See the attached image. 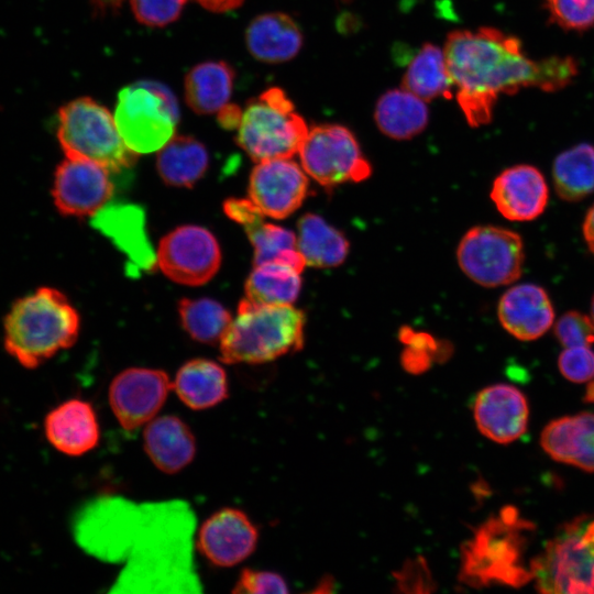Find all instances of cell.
I'll use <instances>...</instances> for the list:
<instances>
[{
  "label": "cell",
  "instance_id": "cell-45",
  "mask_svg": "<svg viewBox=\"0 0 594 594\" xmlns=\"http://www.w3.org/2000/svg\"><path fill=\"white\" fill-rule=\"evenodd\" d=\"M585 399L587 402H594V382L588 385L586 389Z\"/></svg>",
  "mask_w": 594,
  "mask_h": 594
},
{
  "label": "cell",
  "instance_id": "cell-41",
  "mask_svg": "<svg viewBox=\"0 0 594 594\" xmlns=\"http://www.w3.org/2000/svg\"><path fill=\"white\" fill-rule=\"evenodd\" d=\"M242 110L235 105H226L219 110L218 121L226 129H238Z\"/></svg>",
  "mask_w": 594,
  "mask_h": 594
},
{
  "label": "cell",
  "instance_id": "cell-13",
  "mask_svg": "<svg viewBox=\"0 0 594 594\" xmlns=\"http://www.w3.org/2000/svg\"><path fill=\"white\" fill-rule=\"evenodd\" d=\"M173 389L166 372L129 367L110 383L109 404L118 422L132 431L156 417Z\"/></svg>",
  "mask_w": 594,
  "mask_h": 594
},
{
  "label": "cell",
  "instance_id": "cell-35",
  "mask_svg": "<svg viewBox=\"0 0 594 594\" xmlns=\"http://www.w3.org/2000/svg\"><path fill=\"white\" fill-rule=\"evenodd\" d=\"M550 21L568 31H585L594 24V0H546Z\"/></svg>",
  "mask_w": 594,
  "mask_h": 594
},
{
  "label": "cell",
  "instance_id": "cell-40",
  "mask_svg": "<svg viewBox=\"0 0 594 594\" xmlns=\"http://www.w3.org/2000/svg\"><path fill=\"white\" fill-rule=\"evenodd\" d=\"M223 210L230 219L243 227L264 216L250 199H228L223 205Z\"/></svg>",
  "mask_w": 594,
  "mask_h": 594
},
{
  "label": "cell",
  "instance_id": "cell-15",
  "mask_svg": "<svg viewBox=\"0 0 594 594\" xmlns=\"http://www.w3.org/2000/svg\"><path fill=\"white\" fill-rule=\"evenodd\" d=\"M308 175L290 158L258 162L250 175L249 199L267 217L284 219L307 197Z\"/></svg>",
  "mask_w": 594,
  "mask_h": 594
},
{
  "label": "cell",
  "instance_id": "cell-19",
  "mask_svg": "<svg viewBox=\"0 0 594 594\" xmlns=\"http://www.w3.org/2000/svg\"><path fill=\"white\" fill-rule=\"evenodd\" d=\"M50 443L61 453L79 457L95 449L100 440V426L94 406L72 398L52 409L44 420Z\"/></svg>",
  "mask_w": 594,
  "mask_h": 594
},
{
  "label": "cell",
  "instance_id": "cell-46",
  "mask_svg": "<svg viewBox=\"0 0 594 594\" xmlns=\"http://www.w3.org/2000/svg\"><path fill=\"white\" fill-rule=\"evenodd\" d=\"M591 318L594 322V296L592 298V301H591Z\"/></svg>",
  "mask_w": 594,
  "mask_h": 594
},
{
  "label": "cell",
  "instance_id": "cell-38",
  "mask_svg": "<svg viewBox=\"0 0 594 594\" xmlns=\"http://www.w3.org/2000/svg\"><path fill=\"white\" fill-rule=\"evenodd\" d=\"M187 0H130L134 16L148 26H164L175 21Z\"/></svg>",
  "mask_w": 594,
  "mask_h": 594
},
{
  "label": "cell",
  "instance_id": "cell-21",
  "mask_svg": "<svg viewBox=\"0 0 594 594\" xmlns=\"http://www.w3.org/2000/svg\"><path fill=\"white\" fill-rule=\"evenodd\" d=\"M91 224L125 253L135 271L151 270L157 263L146 234L142 208L121 204L103 206L94 215Z\"/></svg>",
  "mask_w": 594,
  "mask_h": 594
},
{
  "label": "cell",
  "instance_id": "cell-10",
  "mask_svg": "<svg viewBox=\"0 0 594 594\" xmlns=\"http://www.w3.org/2000/svg\"><path fill=\"white\" fill-rule=\"evenodd\" d=\"M463 273L484 287H497L517 280L525 262L524 243L516 232L494 226L469 230L457 250Z\"/></svg>",
  "mask_w": 594,
  "mask_h": 594
},
{
  "label": "cell",
  "instance_id": "cell-2",
  "mask_svg": "<svg viewBox=\"0 0 594 594\" xmlns=\"http://www.w3.org/2000/svg\"><path fill=\"white\" fill-rule=\"evenodd\" d=\"M443 52L457 101L473 128L492 120L501 95L524 88L558 91L578 75L573 57L532 59L520 40L490 26L449 33Z\"/></svg>",
  "mask_w": 594,
  "mask_h": 594
},
{
  "label": "cell",
  "instance_id": "cell-12",
  "mask_svg": "<svg viewBox=\"0 0 594 594\" xmlns=\"http://www.w3.org/2000/svg\"><path fill=\"white\" fill-rule=\"evenodd\" d=\"M221 249L207 229L186 224L168 232L161 240L156 262L173 282L200 286L209 282L221 265Z\"/></svg>",
  "mask_w": 594,
  "mask_h": 594
},
{
  "label": "cell",
  "instance_id": "cell-14",
  "mask_svg": "<svg viewBox=\"0 0 594 594\" xmlns=\"http://www.w3.org/2000/svg\"><path fill=\"white\" fill-rule=\"evenodd\" d=\"M112 193L109 170L95 162L66 157L55 170L52 197L63 216H94L108 202Z\"/></svg>",
  "mask_w": 594,
  "mask_h": 594
},
{
  "label": "cell",
  "instance_id": "cell-37",
  "mask_svg": "<svg viewBox=\"0 0 594 594\" xmlns=\"http://www.w3.org/2000/svg\"><path fill=\"white\" fill-rule=\"evenodd\" d=\"M234 594H285V579L272 571L242 569L231 591Z\"/></svg>",
  "mask_w": 594,
  "mask_h": 594
},
{
  "label": "cell",
  "instance_id": "cell-32",
  "mask_svg": "<svg viewBox=\"0 0 594 594\" xmlns=\"http://www.w3.org/2000/svg\"><path fill=\"white\" fill-rule=\"evenodd\" d=\"M557 195L579 201L594 191V146L582 143L560 153L552 165Z\"/></svg>",
  "mask_w": 594,
  "mask_h": 594
},
{
  "label": "cell",
  "instance_id": "cell-9",
  "mask_svg": "<svg viewBox=\"0 0 594 594\" xmlns=\"http://www.w3.org/2000/svg\"><path fill=\"white\" fill-rule=\"evenodd\" d=\"M178 118L176 99L163 85L140 81L118 95L116 125L135 154L160 151L174 136Z\"/></svg>",
  "mask_w": 594,
  "mask_h": 594
},
{
  "label": "cell",
  "instance_id": "cell-5",
  "mask_svg": "<svg viewBox=\"0 0 594 594\" xmlns=\"http://www.w3.org/2000/svg\"><path fill=\"white\" fill-rule=\"evenodd\" d=\"M530 527L510 507L491 517L462 546L460 581L482 587L494 584L517 586L532 579L530 570L521 564L522 532Z\"/></svg>",
  "mask_w": 594,
  "mask_h": 594
},
{
  "label": "cell",
  "instance_id": "cell-20",
  "mask_svg": "<svg viewBox=\"0 0 594 594\" xmlns=\"http://www.w3.org/2000/svg\"><path fill=\"white\" fill-rule=\"evenodd\" d=\"M504 329L516 339L536 340L552 326L554 310L547 292L535 284L510 287L502 296L497 308Z\"/></svg>",
  "mask_w": 594,
  "mask_h": 594
},
{
  "label": "cell",
  "instance_id": "cell-42",
  "mask_svg": "<svg viewBox=\"0 0 594 594\" xmlns=\"http://www.w3.org/2000/svg\"><path fill=\"white\" fill-rule=\"evenodd\" d=\"M243 0H198L206 9L216 12L228 11L237 8Z\"/></svg>",
  "mask_w": 594,
  "mask_h": 594
},
{
  "label": "cell",
  "instance_id": "cell-8",
  "mask_svg": "<svg viewBox=\"0 0 594 594\" xmlns=\"http://www.w3.org/2000/svg\"><path fill=\"white\" fill-rule=\"evenodd\" d=\"M542 593H594V515L568 522L530 562Z\"/></svg>",
  "mask_w": 594,
  "mask_h": 594
},
{
  "label": "cell",
  "instance_id": "cell-7",
  "mask_svg": "<svg viewBox=\"0 0 594 594\" xmlns=\"http://www.w3.org/2000/svg\"><path fill=\"white\" fill-rule=\"evenodd\" d=\"M238 145L255 162L290 158L298 153L309 129L278 87L251 99L238 127Z\"/></svg>",
  "mask_w": 594,
  "mask_h": 594
},
{
  "label": "cell",
  "instance_id": "cell-3",
  "mask_svg": "<svg viewBox=\"0 0 594 594\" xmlns=\"http://www.w3.org/2000/svg\"><path fill=\"white\" fill-rule=\"evenodd\" d=\"M3 328L7 352L35 369L76 342L80 318L62 292L41 287L13 302Z\"/></svg>",
  "mask_w": 594,
  "mask_h": 594
},
{
  "label": "cell",
  "instance_id": "cell-1",
  "mask_svg": "<svg viewBox=\"0 0 594 594\" xmlns=\"http://www.w3.org/2000/svg\"><path fill=\"white\" fill-rule=\"evenodd\" d=\"M72 530L85 552L123 565L110 593L202 592L194 562L196 516L185 501L99 496L78 509Z\"/></svg>",
  "mask_w": 594,
  "mask_h": 594
},
{
  "label": "cell",
  "instance_id": "cell-23",
  "mask_svg": "<svg viewBox=\"0 0 594 594\" xmlns=\"http://www.w3.org/2000/svg\"><path fill=\"white\" fill-rule=\"evenodd\" d=\"M144 450L162 472L174 474L196 455V439L190 427L175 415L153 418L143 431Z\"/></svg>",
  "mask_w": 594,
  "mask_h": 594
},
{
  "label": "cell",
  "instance_id": "cell-39",
  "mask_svg": "<svg viewBox=\"0 0 594 594\" xmlns=\"http://www.w3.org/2000/svg\"><path fill=\"white\" fill-rule=\"evenodd\" d=\"M561 374L573 383H585L594 377V352L588 346L563 350L558 360Z\"/></svg>",
  "mask_w": 594,
  "mask_h": 594
},
{
  "label": "cell",
  "instance_id": "cell-31",
  "mask_svg": "<svg viewBox=\"0 0 594 594\" xmlns=\"http://www.w3.org/2000/svg\"><path fill=\"white\" fill-rule=\"evenodd\" d=\"M300 273L279 263L255 265L245 282V298L261 305H293L301 288Z\"/></svg>",
  "mask_w": 594,
  "mask_h": 594
},
{
  "label": "cell",
  "instance_id": "cell-6",
  "mask_svg": "<svg viewBox=\"0 0 594 594\" xmlns=\"http://www.w3.org/2000/svg\"><path fill=\"white\" fill-rule=\"evenodd\" d=\"M57 139L66 157L95 162L109 172L131 167L136 154L124 144L109 110L89 97L58 110Z\"/></svg>",
  "mask_w": 594,
  "mask_h": 594
},
{
  "label": "cell",
  "instance_id": "cell-29",
  "mask_svg": "<svg viewBox=\"0 0 594 594\" xmlns=\"http://www.w3.org/2000/svg\"><path fill=\"white\" fill-rule=\"evenodd\" d=\"M296 239L298 251L308 266H338L349 252L346 238L315 213H306L299 219Z\"/></svg>",
  "mask_w": 594,
  "mask_h": 594
},
{
  "label": "cell",
  "instance_id": "cell-25",
  "mask_svg": "<svg viewBox=\"0 0 594 594\" xmlns=\"http://www.w3.org/2000/svg\"><path fill=\"white\" fill-rule=\"evenodd\" d=\"M172 386L179 400L193 410L212 408L229 395L224 369L217 362L202 358L184 363Z\"/></svg>",
  "mask_w": 594,
  "mask_h": 594
},
{
  "label": "cell",
  "instance_id": "cell-26",
  "mask_svg": "<svg viewBox=\"0 0 594 594\" xmlns=\"http://www.w3.org/2000/svg\"><path fill=\"white\" fill-rule=\"evenodd\" d=\"M234 70L223 61L205 62L193 67L185 78V99L197 113L208 114L229 101Z\"/></svg>",
  "mask_w": 594,
  "mask_h": 594
},
{
  "label": "cell",
  "instance_id": "cell-43",
  "mask_svg": "<svg viewBox=\"0 0 594 594\" xmlns=\"http://www.w3.org/2000/svg\"><path fill=\"white\" fill-rule=\"evenodd\" d=\"M583 235L590 251L594 254V205L587 211L583 222Z\"/></svg>",
  "mask_w": 594,
  "mask_h": 594
},
{
  "label": "cell",
  "instance_id": "cell-17",
  "mask_svg": "<svg viewBox=\"0 0 594 594\" xmlns=\"http://www.w3.org/2000/svg\"><path fill=\"white\" fill-rule=\"evenodd\" d=\"M473 415L483 436L506 444L525 433L529 408L525 395L517 387L494 384L477 393Z\"/></svg>",
  "mask_w": 594,
  "mask_h": 594
},
{
  "label": "cell",
  "instance_id": "cell-36",
  "mask_svg": "<svg viewBox=\"0 0 594 594\" xmlns=\"http://www.w3.org/2000/svg\"><path fill=\"white\" fill-rule=\"evenodd\" d=\"M554 333L565 348L590 346L594 343V322L580 311H568L556 322Z\"/></svg>",
  "mask_w": 594,
  "mask_h": 594
},
{
  "label": "cell",
  "instance_id": "cell-28",
  "mask_svg": "<svg viewBox=\"0 0 594 594\" xmlns=\"http://www.w3.org/2000/svg\"><path fill=\"white\" fill-rule=\"evenodd\" d=\"M209 154L189 135L173 136L160 151L156 168L163 182L174 187H191L207 172Z\"/></svg>",
  "mask_w": 594,
  "mask_h": 594
},
{
  "label": "cell",
  "instance_id": "cell-16",
  "mask_svg": "<svg viewBox=\"0 0 594 594\" xmlns=\"http://www.w3.org/2000/svg\"><path fill=\"white\" fill-rule=\"evenodd\" d=\"M258 530L239 508L224 507L210 515L199 527L196 547L213 565L230 568L256 549Z\"/></svg>",
  "mask_w": 594,
  "mask_h": 594
},
{
  "label": "cell",
  "instance_id": "cell-33",
  "mask_svg": "<svg viewBox=\"0 0 594 594\" xmlns=\"http://www.w3.org/2000/svg\"><path fill=\"white\" fill-rule=\"evenodd\" d=\"M263 217L244 227L254 249V266L279 263L302 272L306 263L298 251L296 234L283 227L264 222Z\"/></svg>",
  "mask_w": 594,
  "mask_h": 594
},
{
  "label": "cell",
  "instance_id": "cell-27",
  "mask_svg": "<svg viewBox=\"0 0 594 594\" xmlns=\"http://www.w3.org/2000/svg\"><path fill=\"white\" fill-rule=\"evenodd\" d=\"M374 118L385 135L407 140L426 128L429 112L426 101L402 87L381 96L375 106Z\"/></svg>",
  "mask_w": 594,
  "mask_h": 594
},
{
  "label": "cell",
  "instance_id": "cell-30",
  "mask_svg": "<svg viewBox=\"0 0 594 594\" xmlns=\"http://www.w3.org/2000/svg\"><path fill=\"white\" fill-rule=\"evenodd\" d=\"M402 87L424 101L438 97L451 98L452 82L444 52L431 43H425L409 62Z\"/></svg>",
  "mask_w": 594,
  "mask_h": 594
},
{
  "label": "cell",
  "instance_id": "cell-22",
  "mask_svg": "<svg viewBox=\"0 0 594 594\" xmlns=\"http://www.w3.org/2000/svg\"><path fill=\"white\" fill-rule=\"evenodd\" d=\"M540 442L554 461L594 472V414L580 413L550 421Z\"/></svg>",
  "mask_w": 594,
  "mask_h": 594
},
{
  "label": "cell",
  "instance_id": "cell-4",
  "mask_svg": "<svg viewBox=\"0 0 594 594\" xmlns=\"http://www.w3.org/2000/svg\"><path fill=\"white\" fill-rule=\"evenodd\" d=\"M305 315L293 305L255 304L246 298L221 338L226 364H262L296 352L304 344Z\"/></svg>",
  "mask_w": 594,
  "mask_h": 594
},
{
  "label": "cell",
  "instance_id": "cell-34",
  "mask_svg": "<svg viewBox=\"0 0 594 594\" xmlns=\"http://www.w3.org/2000/svg\"><path fill=\"white\" fill-rule=\"evenodd\" d=\"M180 323L189 337L198 342H220L232 322L230 311L210 298H184L178 304Z\"/></svg>",
  "mask_w": 594,
  "mask_h": 594
},
{
  "label": "cell",
  "instance_id": "cell-18",
  "mask_svg": "<svg viewBox=\"0 0 594 594\" xmlns=\"http://www.w3.org/2000/svg\"><path fill=\"white\" fill-rule=\"evenodd\" d=\"M491 198L506 219L530 221L544 211L549 189L538 168L519 164L503 170L495 178Z\"/></svg>",
  "mask_w": 594,
  "mask_h": 594
},
{
  "label": "cell",
  "instance_id": "cell-44",
  "mask_svg": "<svg viewBox=\"0 0 594 594\" xmlns=\"http://www.w3.org/2000/svg\"><path fill=\"white\" fill-rule=\"evenodd\" d=\"M95 11L100 14L117 12L123 0H90Z\"/></svg>",
  "mask_w": 594,
  "mask_h": 594
},
{
  "label": "cell",
  "instance_id": "cell-24",
  "mask_svg": "<svg viewBox=\"0 0 594 594\" xmlns=\"http://www.w3.org/2000/svg\"><path fill=\"white\" fill-rule=\"evenodd\" d=\"M246 46L256 59L264 63H283L295 57L302 45L298 24L280 12L256 16L246 29Z\"/></svg>",
  "mask_w": 594,
  "mask_h": 594
},
{
  "label": "cell",
  "instance_id": "cell-11",
  "mask_svg": "<svg viewBox=\"0 0 594 594\" xmlns=\"http://www.w3.org/2000/svg\"><path fill=\"white\" fill-rule=\"evenodd\" d=\"M298 154L307 175L324 187L361 182L372 172L353 133L340 124L310 129Z\"/></svg>",
  "mask_w": 594,
  "mask_h": 594
}]
</instances>
